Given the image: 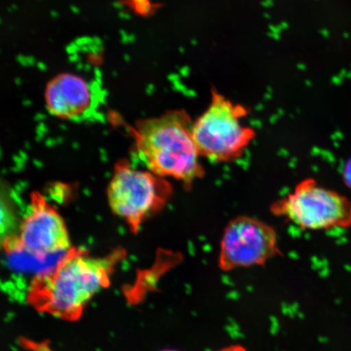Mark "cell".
<instances>
[{
    "label": "cell",
    "instance_id": "obj_1",
    "mask_svg": "<svg viewBox=\"0 0 351 351\" xmlns=\"http://www.w3.org/2000/svg\"><path fill=\"white\" fill-rule=\"evenodd\" d=\"M193 125L194 121L185 110H171L138 120L130 128L136 155L147 169L177 180L186 190L205 176Z\"/></svg>",
    "mask_w": 351,
    "mask_h": 351
},
{
    "label": "cell",
    "instance_id": "obj_6",
    "mask_svg": "<svg viewBox=\"0 0 351 351\" xmlns=\"http://www.w3.org/2000/svg\"><path fill=\"white\" fill-rule=\"evenodd\" d=\"M274 227L260 219L239 216L223 232L218 266L223 271L265 266L282 254Z\"/></svg>",
    "mask_w": 351,
    "mask_h": 351
},
{
    "label": "cell",
    "instance_id": "obj_2",
    "mask_svg": "<svg viewBox=\"0 0 351 351\" xmlns=\"http://www.w3.org/2000/svg\"><path fill=\"white\" fill-rule=\"evenodd\" d=\"M112 258H95L71 249L44 280L41 301L55 317L77 319L95 295L107 287Z\"/></svg>",
    "mask_w": 351,
    "mask_h": 351
},
{
    "label": "cell",
    "instance_id": "obj_10",
    "mask_svg": "<svg viewBox=\"0 0 351 351\" xmlns=\"http://www.w3.org/2000/svg\"><path fill=\"white\" fill-rule=\"evenodd\" d=\"M218 351H247V349L244 348L243 346L241 345H231L229 346H226V348H223L221 350Z\"/></svg>",
    "mask_w": 351,
    "mask_h": 351
},
{
    "label": "cell",
    "instance_id": "obj_5",
    "mask_svg": "<svg viewBox=\"0 0 351 351\" xmlns=\"http://www.w3.org/2000/svg\"><path fill=\"white\" fill-rule=\"evenodd\" d=\"M270 210L274 216L304 230H328L351 226V201L311 178L302 180L292 192L274 202Z\"/></svg>",
    "mask_w": 351,
    "mask_h": 351
},
{
    "label": "cell",
    "instance_id": "obj_8",
    "mask_svg": "<svg viewBox=\"0 0 351 351\" xmlns=\"http://www.w3.org/2000/svg\"><path fill=\"white\" fill-rule=\"evenodd\" d=\"M45 103L48 112L59 119H84L95 104L94 88L78 74L60 73L47 83Z\"/></svg>",
    "mask_w": 351,
    "mask_h": 351
},
{
    "label": "cell",
    "instance_id": "obj_9",
    "mask_svg": "<svg viewBox=\"0 0 351 351\" xmlns=\"http://www.w3.org/2000/svg\"><path fill=\"white\" fill-rule=\"evenodd\" d=\"M343 178L346 185L351 189V158L344 166Z\"/></svg>",
    "mask_w": 351,
    "mask_h": 351
},
{
    "label": "cell",
    "instance_id": "obj_3",
    "mask_svg": "<svg viewBox=\"0 0 351 351\" xmlns=\"http://www.w3.org/2000/svg\"><path fill=\"white\" fill-rule=\"evenodd\" d=\"M249 111L216 90L205 111L194 121L193 134L200 156L214 163H230L243 157L256 138V131L243 124Z\"/></svg>",
    "mask_w": 351,
    "mask_h": 351
},
{
    "label": "cell",
    "instance_id": "obj_4",
    "mask_svg": "<svg viewBox=\"0 0 351 351\" xmlns=\"http://www.w3.org/2000/svg\"><path fill=\"white\" fill-rule=\"evenodd\" d=\"M173 194L172 184L167 178L150 170L135 169L125 159L114 166L107 189L110 209L134 234L166 207Z\"/></svg>",
    "mask_w": 351,
    "mask_h": 351
},
{
    "label": "cell",
    "instance_id": "obj_7",
    "mask_svg": "<svg viewBox=\"0 0 351 351\" xmlns=\"http://www.w3.org/2000/svg\"><path fill=\"white\" fill-rule=\"evenodd\" d=\"M5 247L8 252H25L40 260L72 249L64 219L38 191L30 195L19 235L7 240Z\"/></svg>",
    "mask_w": 351,
    "mask_h": 351
}]
</instances>
